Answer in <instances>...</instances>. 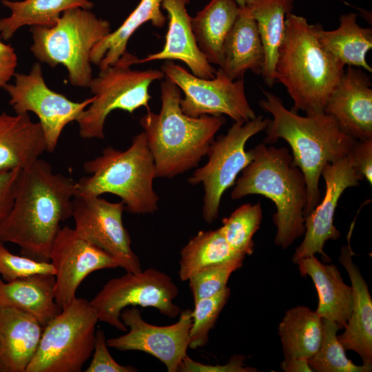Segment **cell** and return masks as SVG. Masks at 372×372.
<instances>
[{"label":"cell","mask_w":372,"mask_h":372,"mask_svg":"<svg viewBox=\"0 0 372 372\" xmlns=\"http://www.w3.org/2000/svg\"><path fill=\"white\" fill-rule=\"evenodd\" d=\"M76 194V181L54 173L42 159L21 169L12 207L0 223V240L18 245L22 256L50 262L60 224L72 217Z\"/></svg>","instance_id":"obj_1"},{"label":"cell","mask_w":372,"mask_h":372,"mask_svg":"<svg viewBox=\"0 0 372 372\" xmlns=\"http://www.w3.org/2000/svg\"><path fill=\"white\" fill-rule=\"evenodd\" d=\"M262 91L265 98L258 104L273 116L265 129L263 143H274L282 138L290 145L293 163L300 169L307 184L305 217L321 200L319 182L324 166L347 156L357 140L342 132L333 116L325 112L300 116L287 110L278 96Z\"/></svg>","instance_id":"obj_2"},{"label":"cell","mask_w":372,"mask_h":372,"mask_svg":"<svg viewBox=\"0 0 372 372\" xmlns=\"http://www.w3.org/2000/svg\"><path fill=\"white\" fill-rule=\"evenodd\" d=\"M321 24L292 12L285 30L275 65L276 82L282 83L293 101V110L324 112L326 103L344 72V65L322 45Z\"/></svg>","instance_id":"obj_3"},{"label":"cell","mask_w":372,"mask_h":372,"mask_svg":"<svg viewBox=\"0 0 372 372\" xmlns=\"http://www.w3.org/2000/svg\"><path fill=\"white\" fill-rule=\"evenodd\" d=\"M161 99L160 112L147 111L139 123L154 161L156 178H171L198 166L225 118L183 113L180 90L165 76L161 83Z\"/></svg>","instance_id":"obj_4"},{"label":"cell","mask_w":372,"mask_h":372,"mask_svg":"<svg viewBox=\"0 0 372 372\" xmlns=\"http://www.w3.org/2000/svg\"><path fill=\"white\" fill-rule=\"evenodd\" d=\"M253 151L254 158L236 181L231 198L260 194L270 199L276 209L273 216L277 229L274 242L287 249L305 233L304 210L308 194L304 176L293 165L287 147H267L262 143Z\"/></svg>","instance_id":"obj_5"},{"label":"cell","mask_w":372,"mask_h":372,"mask_svg":"<svg viewBox=\"0 0 372 372\" xmlns=\"http://www.w3.org/2000/svg\"><path fill=\"white\" fill-rule=\"evenodd\" d=\"M83 167L89 176L76 181V194H114L132 214H153L158 209L159 197L153 187L156 167L143 131L133 138L126 150L107 147Z\"/></svg>","instance_id":"obj_6"},{"label":"cell","mask_w":372,"mask_h":372,"mask_svg":"<svg viewBox=\"0 0 372 372\" xmlns=\"http://www.w3.org/2000/svg\"><path fill=\"white\" fill-rule=\"evenodd\" d=\"M30 50L42 63L65 66L73 86L89 87L93 79L90 53L112 30L108 21L79 7L64 11L52 27L30 26Z\"/></svg>","instance_id":"obj_7"},{"label":"cell","mask_w":372,"mask_h":372,"mask_svg":"<svg viewBox=\"0 0 372 372\" xmlns=\"http://www.w3.org/2000/svg\"><path fill=\"white\" fill-rule=\"evenodd\" d=\"M135 64H140V59L126 51L114 64L93 77L89 88L95 99L76 121L81 138H104L105 120L114 110L132 114L145 107L149 111V86L165 74L157 69L132 70Z\"/></svg>","instance_id":"obj_8"},{"label":"cell","mask_w":372,"mask_h":372,"mask_svg":"<svg viewBox=\"0 0 372 372\" xmlns=\"http://www.w3.org/2000/svg\"><path fill=\"white\" fill-rule=\"evenodd\" d=\"M97 312L76 298L43 327L36 353L25 372H80L94 347Z\"/></svg>","instance_id":"obj_9"},{"label":"cell","mask_w":372,"mask_h":372,"mask_svg":"<svg viewBox=\"0 0 372 372\" xmlns=\"http://www.w3.org/2000/svg\"><path fill=\"white\" fill-rule=\"evenodd\" d=\"M269 118L262 115L246 123L235 122L225 134L214 139L207 155L208 161L188 178L192 185L203 184L202 214L207 223L215 221L224 192L236 183L238 174L253 160V149L245 150L247 141L265 130Z\"/></svg>","instance_id":"obj_10"},{"label":"cell","mask_w":372,"mask_h":372,"mask_svg":"<svg viewBox=\"0 0 372 372\" xmlns=\"http://www.w3.org/2000/svg\"><path fill=\"white\" fill-rule=\"evenodd\" d=\"M178 293V287L169 275L150 268L139 273L127 271L108 280L90 302L97 312L99 321L127 331V327L121 320L124 309L129 306L150 307L174 318L181 311L174 302Z\"/></svg>","instance_id":"obj_11"},{"label":"cell","mask_w":372,"mask_h":372,"mask_svg":"<svg viewBox=\"0 0 372 372\" xmlns=\"http://www.w3.org/2000/svg\"><path fill=\"white\" fill-rule=\"evenodd\" d=\"M161 71L184 93L180 105L188 116L225 114L236 123L256 117L247 99L243 78L231 80L218 68L213 79H203L172 61H165Z\"/></svg>","instance_id":"obj_12"},{"label":"cell","mask_w":372,"mask_h":372,"mask_svg":"<svg viewBox=\"0 0 372 372\" xmlns=\"http://www.w3.org/2000/svg\"><path fill=\"white\" fill-rule=\"evenodd\" d=\"M14 76V83H8L4 87L10 98L9 104L15 114L31 112L37 116L46 152L53 153L64 127L76 121L95 96L74 102L51 90L45 82L39 62L34 63L29 73H15Z\"/></svg>","instance_id":"obj_13"},{"label":"cell","mask_w":372,"mask_h":372,"mask_svg":"<svg viewBox=\"0 0 372 372\" xmlns=\"http://www.w3.org/2000/svg\"><path fill=\"white\" fill-rule=\"evenodd\" d=\"M125 210L122 201L112 203L100 196L76 194L72 199V217L77 234L117 260L126 271L139 273L141 263L123 223Z\"/></svg>","instance_id":"obj_14"},{"label":"cell","mask_w":372,"mask_h":372,"mask_svg":"<svg viewBox=\"0 0 372 372\" xmlns=\"http://www.w3.org/2000/svg\"><path fill=\"white\" fill-rule=\"evenodd\" d=\"M178 320L168 326L146 322L136 307H126L121 320L129 328L125 335L107 340L108 347L120 351H140L161 360L168 372H176L185 356L189 343L192 324V310L180 313Z\"/></svg>","instance_id":"obj_15"},{"label":"cell","mask_w":372,"mask_h":372,"mask_svg":"<svg viewBox=\"0 0 372 372\" xmlns=\"http://www.w3.org/2000/svg\"><path fill=\"white\" fill-rule=\"evenodd\" d=\"M50 261L56 271L54 299L62 309L76 298L78 287L90 273L121 267L117 260L80 237L68 226L61 227L58 232Z\"/></svg>","instance_id":"obj_16"},{"label":"cell","mask_w":372,"mask_h":372,"mask_svg":"<svg viewBox=\"0 0 372 372\" xmlns=\"http://www.w3.org/2000/svg\"><path fill=\"white\" fill-rule=\"evenodd\" d=\"M321 176L325 183V194L304 217V237L292 256V261L296 264L299 260L316 254H320L325 262L331 261L324 251V247L329 240H335L340 236V232L333 225L338 200L346 189L359 186L360 181L362 180L353 167L349 154L327 163Z\"/></svg>","instance_id":"obj_17"},{"label":"cell","mask_w":372,"mask_h":372,"mask_svg":"<svg viewBox=\"0 0 372 372\" xmlns=\"http://www.w3.org/2000/svg\"><path fill=\"white\" fill-rule=\"evenodd\" d=\"M371 85L370 76L361 68L348 66L324 109L355 140L372 138Z\"/></svg>","instance_id":"obj_18"},{"label":"cell","mask_w":372,"mask_h":372,"mask_svg":"<svg viewBox=\"0 0 372 372\" xmlns=\"http://www.w3.org/2000/svg\"><path fill=\"white\" fill-rule=\"evenodd\" d=\"M190 0H162L161 8L167 13L168 30L163 49L140 59V64L155 60H178L185 63L192 73L211 79L216 70L199 49L193 32L187 5Z\"/></svg>","instance_id":"obj_19"},{"label":"cell","mask_w":372,"mask_h":372,"mask_svg":"<svg viewBox=\"0 0 372 372\" xmlns=\"http://www.w3.org/2000/svg\"><path fill=\"white\" fill-rule=\"evenodd\" d=\"M353 225L354 222L347 236L348 245L341 247L339 257L351 280L353 307L344 331L338 335V339L345 350L357 353L362 364L372 365V298L360 271L352 259L350 238Z\"/></svg>","instance_id":"obj_20"},{"label":"cell","mask_w":372,"mask_h":372,"mask_svg":"<svg viewBox=\"0 0 372 372\" xmlns=\"http://www.w3.org/2000/svg\"><path fill=\"white\" fill-rule=\"evenodd\" d=\"M43 329L30 313L0 307V372H25L36 353Z\"/></svg>","instance_id":"obj_21"},{"label":"cell","mask_w":372,"mask_h":372,"mask_svg":"<svg viewBox=\"0 0 372 372\" xmlns=\"http://www.w3.org/2000/svg\"><path fill=\"white\" fill-rule=\"evenodd\" d=\"M46 152V143L39 122L28 114H0V172L23 169Z\"/></svg>","instance_id":"obj_22"},{"label":"cell","mask_w":372,"mask_h":372,"mask_svg":"<svg viewBox=\"0 0 372 372\" xmlns=\"http://www.w3.org/2000/svg\"><path fill=\"white\" fill-rule=\"evenodd\" d=\"M302 276H309L318 296L316 313L322 318L336 322L341 329L348 322L353 307L351 287L347 285L338 268L333 264L321 262L315 255L299 260Z\"/></svg>","instance_id":"obj_23"},{"label":"cell","mask_w":372,"mask_h":372,"mask_svg":"<svg viewBox=\"0 0 372 372\" xmlns=\"http://www.w3.org/2000/svg\"><path fill=\"white\" fill-rule=\"evenodd\" d=\"M265 53L255 20L245 7L239 14L224 44L223 63L219 68L231 80L243 78L251 70L262 74Z\"/></svg>","instance_id":"obj_24"},{"label":"cell","mask_w":372,"mask_h":372,"mask_svg":"<svg viewBox=\"0 0 372 372\" xmlns=\"http://www.w3.org/2000/svg\"><path fill=\"white\" fill-rule=\"evenodd\" d=\"M54 285L52 274H34L11 282L0 278V307L27 312L44 327L62 311L54 299Z\"/></svg>","instance_id":"obj_25"},{"label":"cell","mask_w":372,"mask_h":372,"mask_svg":"<svg viewBox=\"0 0 372 372\" xmlns=\"http://www.w3.org/2000/svg\"><path fill=\"white\" fill-rule=\"evenodd\" d=\"M239 12L235 0H210L191 18L197 45L211 64L222 65L224 44Z\"/></svg>","instance_id":"obj_26"},{"label":"cell","mask_w":372,"mask_h":372,"mask_svg":"<svg viewBox=\"0 0 372 372\" xmlns=\"http://www.w3.org/2000/svg\"><path fill=\"white\" fill-rule=\"evenodd\" d=\"M293 0H245V8L255 20L262 43L265 63L262 76L272 87L275 65L285 30V19L293 10Z\"/></svg>","instance_id":"obj_27"},{"label":"cell","mask_w":372,"mask_h":372,"mask_svg":"<svg viewBox=\"0 0 372 372\" xmlns=\"http://www.w3.org/2000/svg\"><path fill=\"white\" fill-rule=\"evenodd\" d=\"M358 14L350 12L340 17V25L333 30L318 29V38L323 48L344 66L364 69L371 73L372 68L366 60L372 48L371 28L361 27Z\"/></svg>","instance_id":"obj_28"},{"label":"cell","mask_w":372,"mask_h":372,"mask_svg":"<svg viewBox=\"0 0 372 372\" xmlns=\"http://www.w3.org/2000/svg\"><path fill=\"white\" fill-rule=\"evenodd\" d=\"M162 0H141L136 8L114 31L97 43L90 53V62L100 70L114 64L127 51L132 34L143 23L150 21L156 28H163L167 17L161 10Z\"/></svg>","instance_id":"obj_29"},{"label":"cell","mask_w":372,"mask_h":372,"mask_svg":"<svg viewBox=\"0 0 372 372\" xmlns=\"http://www.w3.org/2000/svg\"><path fill=\"white\" fill-rule=\"evenodd\" d=\"M10 14L0 19V36L8 40L25 25L52 27L66 10L79 7L90 10L94 3L89 0H1Z\"/></svg>","instance_id":"obj_30"},{"label":"cell","mask_w":372,"mask_h":372,"mask_svg":"<svg viewBox=\"0 0 372 372\" xmlns=\"http://www.w3.org/2000/svg\"><path fill=\"white\" fill-rule=\"evenodd\" d=\"M322 333V319L309 307L287 310L278 327L285 357L309 359L318 351Z\"/></svg>","instance_id":"obj_31"},{"label":"cell","mask_w":372,"mask_h":372,"mask_svg":"<svg viewBox=\"0 0 372 372\" xmlns=\"http://www.w3.org/2000/svg\"><path fill=\"white\" fill-rule=\"evenodd\" d=\"M238 256H245L236 252L229 245L220 227L200 231L180 251L179 278L182 281H187L205 268Z\"/></svg>","instance_id":"obj_32"},{"label":"cell","mask_w":372,"mask_h":372,"mask_svg":"<svg viewBox=\"0 0 372 372\" xmlns=\"http://www.w3.org/2000/svg\"><path fill=\"white\" fill-rule=\"evenodd\" d=\"M341 329L335 322L322 319V333L320 345L308 362L318 372H369L372 365H356L346 355L345 349L338 339Z\"/></svg>","instance_id":"obj_33"},{"label":"cell","mask_w":372,"mask_h":372,"mask_svg":"<svg viewBox=\"0 0 372 372\" xmlns=\"http://www.w3.org/2000/svg\"><path fill=\"white\" fill-rule=\"evenodd\" d=\"M262 211L260 202L242 205L223 219L220 231L229 245L242 255L254 252L253 237L260 228Z\"/></svg>","instance_id":"obj_34"},{"label":"cell","mask_w":372,"mask_h":372,"mask_svg":"<svg viewBox=\"0 0 372 372\" xmlns=\"http://www.w3.org/2000/svg\"><path fill=\"white\" fill-rule=\"evenodd\" d=\"M231 291L226 287L218 293L194 302L192 311V324L189 331V348L196 349L205 347L209 340V333L227 304Z\"/></svg>","instance_id":"obj_35"},{"label":"cell","mask_w":372,"mask_h":372,"mask_svg":"<svg viewBox=\"0 0 372 372\" xmlns=\"http://www.w3.org/2000/svg\"><path fill=\"white\" fill-rule=\"evenodd\" d=\"M245 256H238L209 267L192 276L187 281L194 301L211 297L227 287L231 273L240 269Z\"/></svg>","instance_id":"obj_36"},{"label":"cell","mask_w":372,"mask_h":372,"mask_svg":"<svg viewBox=\"0 0 372 372\" xmlns=\"http://www.w3.org/2000/svg\"><path fill=\"white\" fill-rule=\"evenodd\" d=\"M52 274L56 271L50 262L38 261L11 253L0 240V276L6 282L34 274Z\"/></svg>","instance_id":"obj_37"},{"label":"cell","mask_w":372,"mask_h":372,"mask_svg":"<svg viewBox=\"0 0 372 372\" xmlns=\"http://www.w3.org/2000/svg\"><path fill=\"white\" fill-rule=\"evenodd\" d=\"M105 333L98 329L95 333V342L92 360L85 370L86 372H136L132 366L118 364L111 355L108 350Z\"/></svg>","instance_id":"obj_38"},{"label":"cell","mask_w":372,"mask_h":372,"mask_svg":"<svg viewBox=\"0 0 372 372\" xmlns=\"http://www.w3.org/2000/svg\"><path fill=\"white\" fill-rule=\"evenodd\" d=\"M245 358L241 355H235L227 364L223 365H210L197 362L188 355L181 362L178 371L181 372H253L256 369L244 366Z\"/></svg>","instance_id":"obj_39"},{"label":"cell","mask_w":372,"mask_h":372,"mask_svg":"<svg viewBox=\"0 0 372 372\" xmlns=\"http://www.w3.org/2000/svg\"><path fill=\"white\" fill-rule=\"evenodd\" d=\"M349 156L357 174L372 185V138L357 140Z\"/></svg>","instance_id":"obj_40"},{"label":"cell","mask_w":372,"mask_h":372,"mask_svg":"<svg viewBox=\"0 0 372 372\" xmlns=\"http://www.w3.org/2000/svg\"><path fill=\"white\" fill-rule=\"evenodd\" d=\"M21 169L0 172V223L10 211L14 194V184Z\"/></svg>","instance_id":"obj_41"},{"label":"cell","mask_w":372,"mask_h":372,"mask_svg":"<svg viewBox=\"0 0 372 372\" xmlns=\"http://www.w3.org/2000/svg\"><path fill=\"white\" fill-rule=\"evenodd\" d=\"M17 65V56L10 44L0 39V88H4L14 76Z\"/></svg>","instance_id":"obj_42"},{"label":"cell","mask_w":372,"mask_h":372,"mask_svg":"<svg viewBox=\"0 0 372 372\" xmlns=\"http://www.w3.org/2000/svg\"><path fill=\"white\" fill-rule=\"evenodd\" d=\"M280 368L285 372H311L308 360L292 357H285L280 363Z\"/></svg>","instance_id":"obj_43"},{"label":"cell","mask_w":372,"mask_h":372,"mask_svg":"<svg viewBox=\"0 0 372 372\" xmlns=\"http://www.w3.org/2000/svg\"><path fill=\"white\" fill-rule=\"evenodd\" d=\"M236 3L238 5L239 7H244L245 6V0H235Z\"/></svg>","instance_id":"obj_44"}]
</instances>
